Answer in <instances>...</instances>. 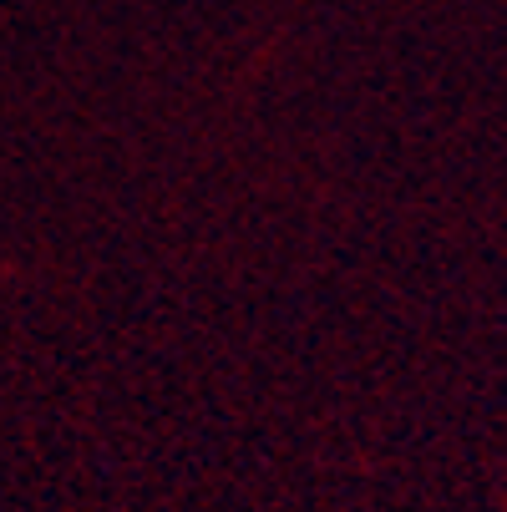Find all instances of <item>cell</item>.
<instances>
[]
</instances>
